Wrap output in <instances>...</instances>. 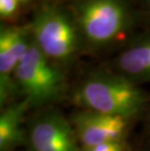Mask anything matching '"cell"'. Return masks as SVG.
Returning a JSON list of instances; mask_svg holds the SVG:
<instances>
[{
    "mask_svg": "<svg viewBox=\"0 0 150 151\" xmlns=\"http://www.w3.org/2000/svg\"><path fill=\"white\" fill-rule=\"evenodd\" d=\"M77 108L133 120L147 110L150 93L110 68L91 70L70 89Z\"/></svg>",
    "mask_w": 150,
    "mask_h": 151,
    "instance_id": "obj_1",
    "label": "cell"
},
{
    "mask_svg": "<svg viewBox=\"0 0 150 151\" xmlns=\"http://www.w3.org/2000/svg\"><path fill=\"white\" fill-rule=\"evenodd\" d=\"M86 52L97 54L122 46L133 34L139 11L131 0H69Z\"/></svg>",
    "mask_w": 150,
    "mask_h": 151,
    "instance_id": "obj_2",
    "label": "cell"
},
{
    "mask_svg": "<svg viewBox=\"0 0 150 151\" xmlns=\"http://www.w3.org/2000/svg\"><path fill=\"white\" fill-rule=\"evenodd\" d=\"M28 25L36 47L65 70L87 53L78 24L67 4L53 1L40 3Z\"/></svg>",
    "mask_w": 150,
    "mask_h": 151,
    "instance_id": "obj_3",
    "label": "cell"
},
{
    "mask_svg": "<svg viewBox=\"0 0 150 151\" xmlns=\"http://www.w3.org/2000/svg\"><path fill=\"white\" fill-rule=\"evenodd\" d=\"M66 70L50 60L31 43L18 65L14 80L21 98L28 99L31 109H43L69 97Z\"/></svg>",
    "mask_w": 150,
    "mask_h": 151,
    "instance_id": "obj_4",
    "label": "cell"
},
{
    "mask_svg": "<svg viewBox=\"0 0 150 151\" xmlns=\"http://www.w3.org/2000/svg\"><path fill=\"white\" fill-rule=\"evenodd\" d=\"M27 145L29 151H82L69 119L52 107L27 121Z\"/></svg>",
    "mask_w": 150,
    "mask_h": 151,
    "instance_id": "obj_5",
    "label": "cell"
},
{
    "mask_svg": "<svg viewBox=\"0 0 150 151\" xmlns=\"http://www.w3.org/2000/svg\"><path fill=\"white\" fill-rule=\"evenodd\" d=\"M32 43L28 22L0 25V106L22 99L14 80L18 65Z\"/></svg>",
    "mask_w": 150,
    "mask_h": 151,
    "instance_id": "obj_6",
    "label": "cell"
},
{
    "mask_svg": "<svg viewBox=\"0 0 150 151\" xmlns=\"http://www.w3.org/2000/svg\"><path fill=\"white\" fill-rule=\"evenodd\" d=\"M81 148L126 140L131 120L77 108L68 118Z\"/></svg>",
    "mask_w": 150,
    "mask_h": 151,
    "instance_id": "obj_7",
    "label": "cell"
},
{
    "mask_svg": "<svg viewBox=\"0 0 150 151\" xmlns=\"http://www.w3.org/2000/svg\"><path fill=\"white\" fill-rule=\"evenodd\" d=\"M108 68L138 85L150 84V31L135 33L111 60Z\"/></svg>",
    "mask_w": 150,
    "mask_h": 151,
    "instance_id": "obj_8",
    "label": "cell"
},
{
    "mask_svg": "<svg viewBox=\"0 0 150 151\" xmlns=\"http://www.w3.org/2000/svg\"><path fill=\"white\" fill-rule=\"evenodd\" d=\"M31 109L27 99L22 98L1 108L0 113V151H16L27 144L25 115Z\"/></svg>",
    "mask_w": 150,
    "mask_h": 151,
    "instance_id": "obj_9",
    "label": "cell"
},
{
    "mask_svg": "<svg viewBox=\"0 0 150 151\" xmlns=\"http://www.w3.org/2000/svg\"><path fill=\"white\" fill-rule=\"evenodd\" d=\"M22 7L18 0H0V19L2 22L16 24Z\"/></svg>",
    "mask_w": 150,
    "mask_h": 151,
    "instance_id": "obj_10",
    "label": "cell"
},
{
    "mask_svg": "<svg viewBox=\"0 0 150 151\" xmlns=\"http://www.w3.org/2000/svg\"><path fill=\"white\" fill-rule=\"evenodd\" d=\"M82 151H130V145L128 140L113 141V142L103 143L92 147L81 148Z\"/></svg>",
    "mask_w": 150,
    "mask_h": 151,
    "instance_id": "obj_11",
    "label": "cell"
},
{
    "mask_svg": "<svg viewBox=\"0 0 150 151\" xmlns=\"http://www.w3.org/2000/svg\"><path fill=\"white\" fill-rule=\"evenodd\" d=\"M140 19L144 20L150 25V0H140Z\"/></svg>",
    "mask_w": 150,
    "mask_h": 151,
    "instance_id": "obj_12",
    "label": "cell"
},
{
    "mask_svg": "<svg viewBox=\"0 0 150 151\" xmlns=\"http://www.w3.org/2000/svg\"><path fill=\"white\" fill-rule=\"evenodd\" d=\"M146 112V117H145V134H146V137L149 141V144H150V104L147 108V110L145 111Z\"/></svg>",
    "mask_w": 150,
    "mask_h": 151,
    "instance_id": "obj_13",
    "label": "cell"
},
{
    "mask_svg": "<svg viewBox=\"0 0 150 151\" xmlns=\"http://www.w3.org/2000/svg\"><path fill=\"white\" fill-rule=\"evenodd\" d=\"M18 1L22 6H27V4H29L30 2H32L33 0H18Z\"/></svg>",
    "mask_w": 150,
    "mask_h": 151,
    "instance_id": "obj_14",
    "label": "cell"
},
{
    "mask_svg": "<svg viewBox=\"0 0 150 151\" xmlns=\"http://www.w3.org/2000/svg\"><path fill=\"white\" fill-rule=\"evenodd\" d=\"M140 151H150V148L149 149H143V150H140Z\"/></svg>",
    "mask_w": 150,
    "mask_h": 151,
    "instance_id": "obj_15",
    "label": "cell"
}]
</instances>
